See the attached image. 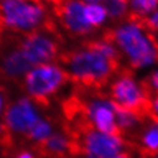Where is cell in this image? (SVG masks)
Instances as JSON below:
<instances>
[{"label": "cell", "mask_w": 158, "mask_h": 158, "mask_svg": "<svg viewBox=\"0 0 158 158\" xmlns=\"http://www.w3.org/2000/svg\"><path fill=\"white\" fill-rule=\"evenodd\" d=\"M122 54L103 38L89 39L79 48L63 50L55 62L74 86L105 91L114 77L123 69Z\"/></svg>", "instance_id": "1"}, {"label": "cell", "mask_w": 158, "mask_h": 158, "mask_svg": "<svg viewBox=\"0 0 158 158\" xmlns=\"http://www.w3.org/2000/svg\"><path fill=\"white\" fill-rule=\"evenodd\" d=\"M102 38L111 42L127 59V67L137 70L158 62V36L156 32L126 22L103 31Z\"/></svg>", "instance_id": "2"}, {"label": "cell", "mask_w": 158, "mask_h": 158, "mask_svg": "<svg viewBox=\"0 0 158 158\" xmlns=\"http://www.w3.org/2000/svg\"><path fill=\"white\" fill-rule=\"evenodd\" d=\"M47 7L38 0L0 2V31L24 35L44 27L52 20Z\"/></svg>", "instance_id": "3"}, {"label": "cell", "mask_w": 158, "mask_h": 158, "mask_svg": "<svg viewBox=\"0 0 158 158\" xmlns=\"http://www.w3.org/2000/svg\"><path fill=\"white\" fill-rule=\"evenodd\" d=\"M63 43L64 36L56 20L52 19L42 28L20 35L18 46L30 64L35 67L56 62L59 54L63 51Z\"/></svg>", "instance_id": "4"}, {"label": "cell", "mask_w": 158, "mask_h": 158, "mask_svg": "<svg viewBox=\"0 0 158 158\" xmlns=\"http://www.w3.org/2000/svg\"><path fill=\"white\" fill-rule=\"evenodd\" d=\"M69 82V77L58 64H39L24 75L20 89L40 109H48L55 95Z\"/></svg>", "instance_id": "5"}, {"label": "cell", "mask_w": 158, "mask_h": 158, "mask_svg": "<svg viewBox=\"0 0 158 158\" xmlns=\"http://www.w3.org/2000/svg\"><path fill=\"white\" fill-rule=\"evenodd\" d=\"M109 101L117 110L133 114L142 121H150V99L134 79V70L127 66L109 85Z\"/></svg>", "instance_id": "6"}, {"label": "cell", "mask_w": 158, "mask_h": 158, "mask_svg": "<svg viewBox=\"0 0 158 158\" xmlns=\"http://www.w3.org/2000/svg\"><path fill=\"white\" fill-rule=\"evenodd\" d=\"M38 121L39 114L36 106L28 98H19L14 102H8L2 115L3 127L22 149L28 133Z\"/></svg>", "instance_id": "7"}, {"label": "cell", "mask_w": 158, "mask_h": 158, "mask_svg": "<svg viewBox=\"0 0 158 158\" xmlns=\"http://www.w3.org/2000/svg\"><path fill=\"white\" fill-rule=\"evenodd\" d=\"M52 14L63 31L73 38H86L97 31L87 22L86 4L79 0H63L52 6Z\"/></svg>", "instance_id": "8"}, {"label": "cell", "mask_w": 158, "mask_h": 158, "mask_svg": "<svg viewBox=\"0 0 158 158\" xmlns=\"http://www.w3.org/2000/svg\"><path fill=\"white\" fill-rule=\"evenodd\" d=\"M102 7L107 14V18L111 20H122L129 12L127 0H105L102 3Z\"/></svg>", "instance_id": "9"}, {"label": "cell", "mask_w": 158, "mask_h": 158, "mask_svg": "<svg viewBox=\"0 0 158 158\" xmlns=\"http://www.w3.org/2000/svg\"><path fill=\"white\" fill-rule=\"evenodd\" d=\"M129 4L131 6L130 12L142 16H150L158 10V0H130Z\"/></svg>", "instance_id": "10"}, {"label": "cell", "mask_w": 158, "mask_h": 158, "mask_svg": "<svg viewBox=\"0 0 158 158\" xmlns=\"http://www.w3.org/2000/svg\"><path fill=\"white\" fill-rule=\"evenodd\" d=\"M86 18H87V22L90 24L95 30H98L99 26L105 22V19L107 18V14H106V11L102 6L86 4Z\"/></svg>", "instance_id": "11"}, {"label": "cell", "mask_w": 158, "mask_h": 158, "mask_svg": "<svg viewBox=\"0 0 158 158\" xmlns=\"http://www.w3.org/2000/svg\"><path fill=\"white\" fill-rule=\"evenodd\" d=\"M139 86L143 90L145 95L152 101V98L158 94V70L153 71L149 77H146L139 83Z\"/></svg>", "instance_id": "12"}, {"label": "cell", "mask_w": 158, "mask_h": 158, "mask_svg": "<svg viewBox=\"0 0 158 158\" xmlns=\"http://www.w3.org/2000/svg\"><path fill=\"white\" fill-rule=\"evenodd\" d=\"M149 119L152 122L158 123V94L154 95L150 101V111H149Z\"/></svg>", "instance_id": "13"}, {"label": "cell", "mask_w": 158, "mask_h": 158, "mask_svg": "<svg viewBox=\"0 0 158 158\" xmlns=\"http://www.w3.org/2000/svg\"><path fill=\"white\" fill-rule=\"evenodd\" d=\"M12 158H36V156H35V154L31 152L30 149L23 148V149H20V150H18Z\"/></svg>", "instance_id": "14"}, {"label": "cell", "mask_w": 158, "mask_h": 158, "mask_svg": "<svg viewBox=\"0 0 158 158\" xmlns=\"http://www.w3.org/2000/svg\"><path fill=\"white\" fill-rule=\"evenodd\" d=\"M110 158H133V150L125 149V150H122V152L117 153L115 156H113V157H110Z\"/></svg>", "instance_id": "15"}, {"label": "cell", "mask_w": 158, "mask_h": 158, "mask_svg": "<svg viewBox=\"0 0 158 158\" xmlns=\"http://www.w3.org/2000/svg\"><path fill=\"white\" fill-rule=\"evenodd\" d=\"M139 154V158H158V150L157 152H137Z\"/></svg>", "instance_id": "16"}, {"label": "cell", "mask_w": 158, "mask_h": 158, "mask_svg": "<svg viewBox=\"0 0 158 158\" xmlns=\"http://www.w3.org/2000/svg\"><path fill=\"white\" fill-rule=\"evenodd\" d=\"M79 2L85 3V4H95V6H102V3L105 2V0H79Z\"/></svg>", "instance_id": "17"}, {"label": "cell", "mask_w": 158, "mask_h": 158, "mask_svg": "<svg viewBox=\"0 0 158 158\" xmlns=\"http://www.w3.org/2000/svg\"><path fill=\"white\" fill-rule=\"evenodd\" d=\"M0 130H2V121H0Z\"/></svg>", "instance_id": "18"}, {"label": "cell", "mask_w": 158, "mask_h": 158, "mask_svg": "<svg viewBox=\"0 0 158 158\" xmlns=\"http://www.w3.org/2000/svg\"><path fill=\"white\" fill-rule=\"evenodd\" d=\"M0 2H6V0H0Z\"/></svg>", "instance_id": "19"}]
</instances>
